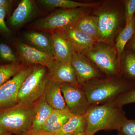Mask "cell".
<instances>
[{"mask_svg":"<svg viewBox=\"0 0 135 135\" xmlns=\"http://www.w3.org/2000/svg\"><path fill=\"white\" fill-rule=\"evenodd\" d=\"M88 122L86 132L94 135L101 130H118L128 118L123 107L113 100L102 104L91 105L85 114Z\"/></svg>","mask_w":135,"mask_h":135,"instance_id":"cell-1","label":"cell"},{"mask_svg":"<svg viewBox=\"0 0 135 135\" xmlns=\"http://www.w3.org/2000/svg\"><path fill=\"white\" fill-rule=\"evenodd\" d=\"M90 105L113 101L135 88V83L120 76L106 77L92 80L82 86Z\"/></svg>","mask_w":135,"mask_h":135,"instance_id":"cell-2","label":"cell"},{"mask_svg":"<svg viewBox=\"0 0 135 135\" xmlns=\"http://www.w3.org/2000/svg\"><path fill=\"white\" fill-rule=\"evenodd\" d=\"M98 19L99 42L113 44L119 32L125 26L123 2L104 3L95 11Z\"/></svg>","mask_w":135,"mask_h":135,"instance_id":"cell-3","label":"cell"},{"mask_svg":"<svg viewBox=\"0 0 135 135\" xmlns=\"http://www.w3.org/2000/svg\"><path fill=\"white\" fill-rule=\"evenodd\" d=\"M34 116V104L17 103L0 109V126L10 134L21 135L31 127Z\"/></svg>","mask_w":135,"mask_h":135,"instance_id":"cell-4","label":"cell"},{"mask_svg":"<svg viewBox=\"0 0 135 135\" xmlns=\"http://www.w3.org/2000/svg\"><path fill=\"white\" fill-rule=\"evenodd\" d=\"M82 54L88 58L106 77L120 76V64L113 44L96 42Z\"/></svg>","mask_w":135,"mask_h":135,"instance_id":"cell-5","label":"cell"},{"mask_svg":"<svg viewBox=\"0 0 135 135\" xmlns=\"http://www.w3.org/2000/svg\"><path fill=\"white\" fill-rule=\"evenodd\" d=\"M47 67L33 65L32 70L23 83L18 94V103L30 105L34 104L43 96L49 79Z\"/></svg>","mask_w":135,"mask_h":135,"instance_id":"cell-6","label":"cell"},{"mask_svg":"<svg viewBox=\"0 0 135 135\" xmlns=\"http://www.w3.org/2000/svg\"><path fill=\"white\" fill-rule=\"evenodd\" d=\"M88 8H79L65 9L51 13L36 22L39 30L50 32L73 25L80 18L88 15Z\"/></svg>","mask_w":135,"mask_h":135,"instance_id":"cell-7","label":"cell"},{"mask_svg":"<svg viewBox=\"0 0 135 135\" xmlns=\"http://www.w3.org/2000/svg\"><path fill=\"white\" fill-rule=\"evenodd\" d=\"M60 87L67 109L73 115H85L90 105L82 87L68 83L60 84Z\"/></svg>","mask_w":135,"mask_h":135,"instance_id":"cell-8","label":"cell"},{"mask_svg":"<svg viewBox=\"0 0 135 135\" xmlns=\"http://www.w3.org/2000/svg\"><path fill=\"white\" fill-rule=\"evenodd\" d=\"M33 65L25 66L19 73L0 88V109L18 103L17 97L21 85L32 70Z\"/></svg>","mask_w":135,"mask_h":135,"instance_id":"cell-9","label":"cell"},{"mask_svg":"<svg viewBox=\"0 0 135 135\" xmlns=\"http://www.w3.org/2000/svg\"><path fill=\"white\" fill-rule=\"evenodd\" d=\"M71 65L81 86L92 80L103 77V74L99 69L82 53L76 51L74 53Z\"/></svg>","mask_w":135,"mask_h":135,"instance_id":"cell-10","label":"cell"},{"mask_svg":"<svg viewBox=\"0 0 135 135\" xmlns=\"http://www.w3.org/2000/svg\"><path fill=\"white\" fill-rule=\"evenodd\" d=\"M16 47L20 58L23 64L38 65L47 67L54 59L53 56L44 53L22 42L16 43Z\"/></svg>","mask_w":135,"mask_h":135,"instance_id":"cell-11","label":"cell"},{"mask_svg":"<svg viewBox=\"0 0 135 135\" xmlns=\"http://www.w3.org/2000/svg\"><path fill=\"white\" fill-rule=\"evenodd\" d=\"M47 68L50 79L53 81L60 84L68 83L80 86L77 82L71 64L63 62L54 59Z\"/></svg>","mask_w":135,"mask_h":135,"instance_id":"cell-12","label":"cell"},{"mask_svg":"<svg viewBox=\"0 0 135 135\" xmlns=\"http://www.w3.org/2000/svg\"><path fill=\"white\" fill-rule=\"evenodd\" d=\"M54 59L71 64L73 56L76 52L64 34L61 30L51 32Z\"/></svg>","mask_w":135,"mask_h":135,"instance_id":"cell-13","label":"cell"},{"mask_svg":"<svg viewBox=\"0 0 135 135\" xmlns=\"http://www.w3.org/2000/svg\"><path fill=\"white\" fill-rule=\"evenodd\" d=\"M60 30L64 34L75 51L79 53H83L97 42L73 26Z\"/></svg>","mask_w":135,"mask_h":135,"instance_id":"cell-14","label":"cell"},{"mask_svg":"<svg viewBox=\"0 0 135 135\" xmlns=\"http://www.w3.org/2000/svg\"><path fill=\"white\" fill-rule=\"evenodd\" d=\"M43 96L47 103L54 110L68 109L59 83L49 79Z\"/></svg>","mask_w":135,"mask_h":135,"instance_id":"cell-15","label":"cell"},{"mask_svg":"<svg viewBox=\"0 0 135 135\" xmlns=\"http://www.w3.org/2000/svg\"><path fill=\"white\" fill-rule=\"evenodd\" d=\"M72 115L68 109L53 110L44 124L42 130L55 134L62 127Z\"/></svg>","mask_w":135,"mask_h":135,"instance_id":"cell-16","label":"cell"},{"mask_svg":"<svg viewBox=\"0 0 135 135\" xmlns=\"http://www.w3.org/2000/svg\"><path fill=\"white\" fill-rule=\"evenodd\" d=\"M53 110L46 102L43 95L34 103V116L31 129L42 130L44 124Z\"/></svg>","mask_w":135,"mask_h":135,"instance_id":"cell-17","label":"cell"},{"mask_svg":"<svg viewBox=\"0 0 135 135\" xmlns=\"http://www.w3.org/2000/svg\"><path fill=\"white\" fill-rule=\"evenodd\" d=\"M35 11V4L31 0H22L10 18L12 26H19L26 22Z\"/></svg>","mask_w":135,"mask_h":135,"instance_id":"cell-18","label":"cell"},{"mask_svg":"<svg viewBox=\"0 0 135 135\" xmlns=\"http://www.w3.org/2000/svg\"><path fill=\"white\" fill-rule=\"evenodd\" d=\"M24 36L32 47L53 56L51 36L40 32L33 31L27 33Z\"/></svg>","mask_w":135,"mask_h":135,"instance_id":"cell-19","label":"cell"},{"mask_svg":"<svg viewBox=\"0 0 135 135\" xmlns=\"http://www.w3.org/2000/svg\"><path fill=\"white\" fill-rule=\"evenodd\" d=\"M88 122L85 115L73 114L62 127L54 135L76 134L86 132Z\"/></svg>","mask_w":135,"mask_h":135,"instance_id":"cell-20","label":"cell"},{"mask_svg":"<svg viewBox=\"0 0 135 135\" xmlns=\"http://www.w3.org/2000/svg\"><path fill=\"white\" fill-rule=\"evenodd\" d=\"M134 35L135 14L129 24L120 30L115 39L114 46L118 54V61L120 65L122 56L126 46Z\"/></svg>","mask_w":135,"mask_h":135,"instance_id":"cell-21","label":"cell"},{"mask_svg":"<svg viewBox=\"0 0 135 135\" xmlns=\"http://www.w3.org/2000/svg\"><path fill=\"white\" fill-rule=\"evenodd\" d=\"M120 76L135 83V51L125 48L121 60Z\"/></svg>","mask_w":135,"mask_h":135,"instance_id":"cell-22","label":"cell"},{"mask_svg":"<svg viewBox=\"0 0 135 135\" xmlns=\"http://www.w3.org/2000/svg\"><path fill=\"white\" fill-rule=\"evenodd\" d=\"M73 26L89 35L96 41L99 42L98 19L95 15H86L80 18Z\"/></svg>","mask_w":135,"mask_h":135,"instance_id":"cell-23","label":"cell"},{"mask_svg":"<svg viewBox=\"0 0 135 135\" xmlns=\"http://www.w3.org/2000/svg\"><path fill=\"white\" fill-rule=\"evenodd\" d=\"M39 2L47 7L53 8H61L65 9H72L83 8H89L97 7L99 2L82 3L70 0H41Z\"/></svg>","mask_w":135,"mask_h":135,"instance_id":"cell-24","label":"cell"},{"mask_svg":"<svg viewBox=\"0 0 135 135\" xmlns=\"http://www.w3.org/2000/svg\"><path fill=\"white\" fill-rule=\"evenodd\" d=\"M24 67L18 62L0 65V88Z\"/></svg>","mask_w":135,"mask_h":135,"instance_id":"cell-25","label":"cell"},{"mask_svg":"<svg viewBox=\"0 0 135 135\" xmlns=\"http://www.w3.org/2000/svg\"><path fill=\"white\" fill-rule=\"evenodd\" d=\"M125 26L129 23L135 14V0L123 1Z\"/></svg>","mask_w":135,"mask_h":135,"instance_id":"cell-26","label":"cell"},{"mask_svg":"<svg viewBox=\"0 0 135 135\" xmlns=\"http://www.w3.org/2000/svg\"><path fill=\"white\" fill-rule=\"evenodd\" d=\"M113 101L116 104L122 107L135 103V88L125 92Z\"/></svg>","mask_w":135,"mask_h":135,"instance_id":"cell-27","label":"cell"},{"mask_svg":"<svg viewBox=\"0 0 135 135\" xmlns=\"http://www.w3.org/2000/svg\"><path fill=\"white\" fill-rule=\"evenodd\" d=\"M0 57L3 60L10 63L18 62L16 57L12 50L4 44H0Z\"/></svg>","mask_w":135,"mask_h":135,"instance_id":"cell-28","label":"cell"},{"mask_svg":"<svg viewBox=\"0 0 135 135\" xmlns=\"http://www.w3.org/2000/svg\"><path fill=\"white\" fill-rule=\"evenodd\" d=\"M117 131L118 135H135V120L128 119Z\"/></svg>","mask_w":135,"mask_h":135,"instance_id":"cell-29","label":"cell"},{"mask_svg":"<svg viewBox=\"0 0 135 135\" xmlns=\"http://www.w3.org/2000/svg\"><path fill=\"white\" fill-rule=\"evenodd\" d=\"M8 10L5 8L0 7V31L5 33H9L10 30L7 26L5 21V16Z\"/></svg>","mask_w":135,"mask_h":135,"instance_id":"cell-30","label":"cell"},{"mask_svg":"<svg viewBox=\"0 0 135 135\" xmlns=\"http://www.w3.org/2000/svg\"><path fill=\"white\" fill-rule=\"evenodd\" d=\"M21 135H54L44 130H35L30 129Z\"/></svg>","mask_w":135,"mask_h":135,"instance_id":"cell-31","label":"cell"},{"mask_svg":"<svg viewBox=\"0 0 135 135\" xmlns=\"http://www.w3.org/2000/svg\"><path fill=\"white\" fill-rule=\"evenodd\" d=\"M12 3L11 1L0 0V7L5 8L8 11L11 6Z\"/></svg>","mask_w":135,"mask_h":135,"instance_id":"cell-32","label":"cell"},{"mask_svg":"<svg viewBox=\"0 0 135 135\" xmlns=\"http://www.w3.org/2000/svg\"><path fill=\"white\" fill-rule=\"evenodd\" d=\"M126 48L130 50L135 51V35L128 42Z\"/></svg>","mask_w":135,"mask_h":135,"instance_id":"cell-33","label":"cell"},{"mask_svg":"<svg viewBox=\"0 0 135 135\" xmlns=\"http://www.w3.org/2000/svg\"><path fill=\"white\" fill-rule=\"evenodd\" d=\"M10 134L7 131L0 126V135H9Z\"/></svg>","mask_w":135,"mask_h":135,"instance_id":"cell-34","label":"cell"},{"mask_svg":"<svg viewBox=\"0 0 135 135\" xmlns=\"http://www.w3.org/2000/svg\"><path fill=\"white\" fill-rule=\"evenodd\" d=\"M64 135H89L87 133V132H85V133H80V134H66Z\"/></svg>","mask_w":135,"mask_h":135,"instance_id":"cell-35","label":"cell"},{"mask_svg":"<svg viewBox=\"0 0 135 135\" xmlns=\"http://www.w3.org/2000/svg\"><path fill=\"white\" fill-rule=\"evenodd\" d=\"M9 135H13L12 134H9Z\"/></svg>","mask_w":135,"mask_h":135,"instance_id":"cell-36","label":"cell"}]
</instances>
